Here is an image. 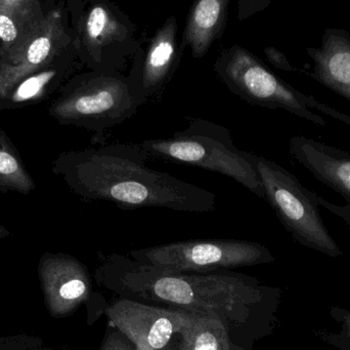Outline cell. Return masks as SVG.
Masks as SVG:
<instances>
[{"label": "cell", "instance_id": "6da1fadb", "mask_svg": "<svg viewBox=\"0 0 350 350\" xmlns=\"http://www.w3.org/2000/svg\"><path fill=\"white\" fill-rule=\"evenodd\" d=\"M149 158L137 143L109 144L63 152L53 160L51 171L70 190L88 201H108L124 210L215 211L213 192L148 168Z\"/></svg>", "mask_w": 350, "mask_h": 350}, {"label": "cell", "instance_id": "7a4b0ae2", "mask_svg": "<svg viewBox=\"0 0 350 350\" xmlns=\"http://www.w3.org/2000/svg\"><path fill=\"white\" fill-rule=\"evenodd\" d=\"M111 267L112 277L106 286L115 291L166 304L170 310L218 316L226 325L246 323L253 312L279 302V290L241 277L176 273L137 262Z\"/></svg>", "mask_w": 350, "mask_h": 350}, {"label": "cell", "instance_id": "3957f363", "mask_svg": "<svg viewBox=\"0 0 350 350\" xmlns=\"http://www.w3.org/2000/svg\"><path fill=\"white\" fill-rule=\"evenodd\" d=\"M150 158L196 166L224 175L265 199L255 154L239 149L230 129L203 118L191 119L172 137L137 143Z\"/></svg>", "mask_w": 350, "mask_h": 350}, {"label": "cell", "instance_id": "277c9868", "mask_svg": "<svg viewBox=\"0 0 350 350\" xmlns=\"http://www.w3.org/2000/svg\"><path fill=\"white\" fill-rule=\"evenodd\" d=\"M141 106L129 76L90 70L76 73L62 86L49 114L61 125L102 133L133 117Z\"/></svg>", "mask_w": 350, "mask_h": 350}, {"label": "cell", "instance_id": "5b68a950", "mask_svg": "<svg viewBox=\"0 0 350 350\" xmlns=\"http://www.w3.org/2000/svg\"><path fill=\"white\" fill-rule=\"evenodd\" d=\"M74 47L92 71L118 72L141 42L129 16L110 0H68Z\"/></svg>", "mask_w": 350, "mask_h": 350}, {"label": "cell", "instance_id": "8992f818", "mask_svg": "<svg viewBox=\"0 0 350 350\" xmlns=\"http://www.w3.org/2000/svg\"><path fill=\"white\" fill-rule=\"evenodd\" d=\"M255 166L265 201L294 240L331 258L341 256L340 248L323 221L318 195L277 162L255 154Z\"/></svg>", "mask_w": 350, "mask_h": 350}, {"label": "cell", "instance_id": "52a82bcc", "mask_svg": "<svg viewBox=\"0 0 350 350\" xmlns=\"http://www.w3.org/2000/svg\"><path fill=\"white\" fill-rule=\"evenodd\" d=\"M213 68L232 94L250 104L284 109L314 125H327L322 116L310 110L316 108L318 101L278 77L249 49L237 45L222 49Z\"/></svg>", "mask_w": 350, "mask_h": 350}, {"label": "cell", "instance_id": "ba28073f", "mask_svg": "<svg viewBox=\"0 0 350 350\" xmlns=\"http://www.w3.org/2000/svg\"><path fill=\"white\" fill-rule=\"evenodd\" d=\"M131 255L139 264L176 273L254 266L275 260L262 245L236 240H187L133 251Z\"/></svg>", "mask_w": 350, "mask_h": 350}, {"label": "cell", "instance_id": "9c48e42d", "mask_svg": "<svg viewBox=\"0 0 350 350\" xmlns=\"http://www.w3.org/2000/svg\"><path fill=\"white\" fill-rule=\"evenodd\" d=\"M113 327L122 333L137 350H176L187 312L146 305L120 299L106 310Z\"/></svg>", "mask_w": 350, "mask_h": 350}, {"label": "cell", "instance_id": "30bf717a", "mask_svg": "<svg viewBox=\"0 0 350 350\" xmlns=\"http://www.w3.org/2000/svg\"><path fill=\"white\" fill-rule=\"evenodd\" d=\"M177 31V18L170 16L149 39L146 49L139 47L133 57L127 76L142 105L159 96L178 68L183 53Z\"/></svg>", "mask_w": 350, "mask_h": 350}, {"label": "cell", "instance_id": "8fae6325", "mask_svg": "<svg viewBox=\"0 0 350 350\" xmlns=\"http://www.w3.org/2000/svg\"><path fill=\"white\" fill-rule=\"evenodd\" d=\"M289 151L312 176L345 197V205H333L319 197V205L342 219L350 228V153L345 150L310 139L291 138Z\"/></svg>", "mask_w": 350, "mask_h": 350}, {"label": "cell", "instance_id": "7c38bea8", "mask_svg": "<svg viewBox=\"0 0 350 350\" xmlns=\"http://www.w3.org/2000/svg\"><path fill=\"white\" fill-rule=\"evenodd\" d=\"M41 279L49 310L55 316L70 314L92 292L85 267L67 256H49L41 265Z\"/></svg>", "mask_w": 350, "mask_h": 350}, {"label": "cell", "instance_id": "4fadbf2b", "mask_svg": "<svg viewBox=\"0 0 350 350\" xmlns=\"http://www.w3.org/2000/svg\"><path fill=\"white\" fill-rule=\"evenodd\" d=\"M82 64L74 45L53 65L28 76L0 98V111L22 108L46 100L75 75Z\"/></svg>", "mask_w": 350, "mask_h": 350}, {"label": "cell", "instance_id": "5bb4252c", "mask_svg": "<svg viewBox=\"0 0 350 350\" xmlns=\"http://www.w3.org/2000/svg\"><path fill=\"white\" fill-rule=\"evenodd\" d=\"M55 1L0 0V65L16 55L40 26Z\"/></svg>", "mask_w": 350, "mask_h": 350}, {"label": "cell", "instance_id": "9a60e30c", "mask_svg": "<svg viewBox=\"0 0 350 350\" xmlns=\"http://www.w3.org/2000/svg\"><path fill=\"white\" fill-rule=\"evenodd\" d=\"M314 61L310 76L350 101V34L347 30L328 28L319 49H306Z\"/></svg>", "mask_w": 350, "mask_h": 350}, {"label": "cell", "instance_id": "2e32d148", "mask_svg": "<svg viewBox=\"0 0 350 350\" xmlns=\"http://www.w3.org/2000/svg\"><path fill=\"white\" fill-rule=\"evenodd\" d=\"M230 0H198L189 6L179 49H191L193 59L200 60L224 35L228 18Z\"/></svg>", "mask_w": 350, "mask_h": 350}, {"label": "cell", "instance_id": "e0dca14e", "mask_svg": "<svg viewBox=\"0 0 350 350\" xmlns=\"http://www.w3.org/2000/svg\"><path fill=\"white\" fill-rule=\"evenodd\" d=\"M176 350H234V347L221 318L187 312Z\"/></svg>", "mask_w": 350, "mask_h": 350}, {"label": "cell", "instance_id": "ac0fdd59", "mask_svg": "<svg viewBox=\"0 0 350 350\" xmlns=\"http://www.w3.org/2000/svg\"><path fill=\"white\" fill-rule=\"evenodd\" d=\"M35 187L34 179L27 170L18 150L0 129V191L29 195Z\"/></svg>", "mask_w": 350, "mask_h": 350}, {"label": "cell", "instance_id": "d6986e66", "mask_svg": "<svg viewBox=\"0 0 350 350\" xmlns=\"http://www.w3.org/2000/svg\"><path fill=\"white\" fill-rule=\"evenodd\" d=\"M330 316L340 327L338 332L319 331L317 336L327 345L339 350H350V310L339 306H331Z\"/></svg>", "mask_w": 350, "mask_h": 350}, {"label": "cell", "instance_id": "ffe728a7", "mask_svg": "<svg viewBox=\"0 0 350 350\" xmlns=\"http://www.w3.org/2000/svg\"><path fill=\"white\" fill-rule=\"evenodd\" d=\"M271 4V0H240L238 1V18L240 21L250 18L256 12L265 10Z\"/></svg>", "mask_w": 350, "mask_h": 350}, {"label": "cell", "instance_id": "44dd1931", "mask_svg": "<svg viewBox=\"0 0 350 350\" xmlns=\"http://www.w3.org/2000/svg\"><path fill=\"white\" fill-rule=\"evenodd\" d=\"M100 350H137V347L119 331H111L107 334Z\"/></svg>", "mask_w": 350, "mask_h": 350}, {"label": "cell", "instance_id": "7402d4cb", "mask_svg": "<svg viewBox=\"0 0 350 350\" xmlns=\"http://www.w3.org/2000/svg\"><path fill=\"white\" fill-rule=\"evenodd\" d=\"M265 53L267 55V60L271 65L275 66L278 69L284 70V71H294L295 68L290 64L289 60L287 59L285 55L279 49L275 47H267L265 49Z\"/></svg>", "mask_w": 350, "mask_h": 350}, {"label": "cell", "instance_id": "603a6c76", "mask_svg": "<svg viewBox=\"0 0 350 350\" xmlns=\"http://www.w3.org/2000/svg\"><path fill=\"white\" fill-rule=\"evenodd\" d=\"M8 236V232H6L5 228H3L0 225V238H3V236Z\"/></svg>", "mask_w": 350, "mask_h": 350}]
</instances>
